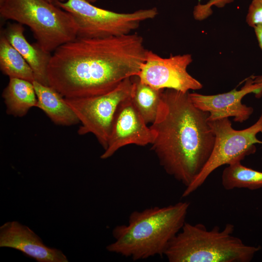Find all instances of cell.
<instances>
[{
	"mask_svg": "<svg viewBox=\"0 0 262 262\" xmlns=\"http://www.w3.org/2000/svg\"><path fill=\"white\" fill-rule=\"evenodd\" d=\"M147 50L137 33L77 36L53 51L47 70L49 85L64 98L106 93L126 79L137 76Z\"/></svg>",
	"mask_w": 262,
	"mask_h": 262,
	"instance_id": "obj_1",
	"label": "cell"
},
{
	"mask_svg": "<svg viewBox=\"0 0 262 262\" xmlns=\"http://www.w3.org/2000/svg\"><path fill=\"white\" fill-rule=\"evenodd\" d=\"M189 92L164 89L155 120L151 149L170 176L190 185L200 174L213 149L215 135L209 113L191 102Z\"/></svg>",
	"mask_w": 262,
	"mask_h": 262,
	"instance_id": "obj_2",
	"label": "cell"
},
{
	"mask_svg": "<svg viewBox=\"0 0 262 262\" xmlns=\"http://www.w3.org/2000/svg\"><path fill=\"white\" fill-rule=\"evenodd\" d=\"M189 207V202L180 201L133 211L127 224L113 229L115 241L106 249L134 261L164 256L169 243L186 222Z\"/></svg>",
	"mask_w": 262,
	"mask_h": 262,
	"instance_id": "obj_3",
	"label": "cell"
},
{
	"mask_svg": "<svg viewBox=\"0 0 262 262\" xmlns=\"http://www.w3.org/2000/svg\"><path fill=\"white\" fill-rule=\"evenodd\" d=\"M234 227L208 229L202 224L185 222L169 243L164 256L169 262H249L260 247L245 244L233 235Z\"/></svg>",
	"mask_w": 262,
	"mask_h": 262,
	"instance_id": "obj_4",
	"label": "cell"
},
{
	"mask_svg": "<svg viewBox=\"0 0 262 262\" xmlns=\"http://www.w3.org/2000/svg\"><path fill=\"white\" fill-rule=\"evenodd\" d=\"M0 16L29 27L37 43L50 53L78 36L72 15L47 0H2Z\"/></svg>",
	"mask_w": 262,
	"mask_h": 262,
	"instance_id": "obj_5",
	"label": "cell"
},
{
	"mask_svg": "<svg viewBox=\"0 0 262 262\" xmlns=\"http://www.w3.org/2000/svg\"><path fill=\"white\" fill-rule=\"evenodd\" d=\"M73 16L78 37L103 38L131 33L142 22L154 18L157 8L132 13H117L93 5L85 0H67L55 3Z\"/></svg>",
	"mask_w": 262,
	"mask_h": 262,
	"instance_id": "obj_6",
	"label": "cell"
},
{
	"mask_svg": "<svg viewBox=\"0 0 262 262\" xmlns=\"http://www.w3.org/2000/svg\"><path fill=\"white\" fill-rule=\"evenodd\" d=\"M209 121L215 135L213 149L200 174L186 187L182 197L188 196L200 187L216 169L241 162L256 151L255 144H262V141L257 138V135L262 132V114L254 124L242 130L234 129L229 118Z\"/></svg>",
	"mask_w": 262,
	"mask_h": 262,
	"instance_id": "obj_7",
	"label": "cell"
},
{
	"mask_svg": "<svg viewBox=\"0 0 262 262\" xmlns=\"http://www.w3.org/2000/svg\"><path fill=\"white\" fill-rule=\"evenodd\" d=\"M132 77L106 93L88 97L64 98L81 125L79 135L92 133L105 150L108 145L113 119L120 104L131 96Z\"/></svg>",
	"mask_w": 262,
	"mask_h": 262,
	"instance_id": "obj_8",
	"label": "cell"
},
{
	"mask_svg": "<svg viewBox=\"0 0 262 262\" xmlns=\"http://www.w3.org/2000/svg\"><path fill=\"white\" fill-rule=\"evenodd\" d=\"M192 61L190 54L163 58L147 49L137 76L142 82L157 89H172L183 93L199 90L202 84L187 70Z\"/></svg>",
	"mask_w": 262,
	"mask_h": 262,
	"instance_id": "obj_9",
	"label": "cell"
},
{
	"mask_svg": "<svg viewBox=\"0 0 262 262\" xmlns=\"http://www.w3.org/2000/svg\"><path fill=\"white\" fill-rule=\"evenodd\" d=\"M154 133L133 104L131 97L123 101L115 115L106 148L100 156L107 159L120 148L129 145L151 144Z\"/></svg>",
	"mask_w": 262,
	"mask_h": 262,
	"instance_id": "obj_10",
	"label": "cell"
},
{
	"mask_svg": "<svg viewBox=\"0 0 262 262\" xmlns=\"http://www.w3.org/2000/svg\"><path fill=\"white\" fill-rule=\"evenodd\" d=\"M262 84L253 82L251 77L239 90L236 88L227 93L213 95H205L197 93H188L194 105L198 109L209 113V121L234 117L235 122L243 123L253 113L252 107L242 103V98L251 93L260 94Z\"/></svg>",
	"mask_w": 262,
	"mask_h": 262,
	"instance_id": "obj_11",
	"label": "cell"
},
{
	"mask_svg": "<svg viewBox=\"0 0 262 262\" xmlns=\"http://www.w3.org/2000/svg\"><path fill=\"white\" fill-rule=\"evenodd\" d=\"M0 247L18 250L38 262L68 261L61 250L47 246L29 227L16 221L0 226Z\"/></svg>",
	"mask_w": 262,
	"mask_h": 262,
	"instance_id": "obj_12",
	"label": "cell"
},
{
	"mask_svg": "<svg viewBox=\"0 0 262 262\" xmlns=\"http://www.w3.org/2000/svg\"><path fill=\"white\" fill-rule=\"evenodd\" d=\"M24 32L23 25L16 22L9 23L2 33L31 66L35 81L49 85L47 70L52 55L37 43L30 44L25 37Z\"/></svg>",
	"mask_w": 262,
	"mask_h": 262,
	"instance_id": "obj_13",
	"label": "cell"
},
{
	"mask_svg": "<svg viewBox=\"0 0 262 262\" xmlns=\"http://www.w3.org/2000/svg\"><path fill=\"white\" fill-rule=\"evenodd\" d=\"M33 84L37 97L36 107L41 110L54 124L70 126L80 123L64 98L55 89L37 81Z\"/></svg>",
	"mask_w": 262,
	"mask_h": 262,
	"instance_id": "obj_14",
	"label": "cell"
},
{
	"mask_svg": "<svg viewBox=\"0 0 262 262\" xmlns=\"http://www.w3.org/2000/svg\"><path fill=\"white\" fill-rule=\"evenodd\" d=\"M7 114L15 117L25 115L33 107H36L37 97L33 83L23 79L10 78L2 91Z\"/></svg>",
	"mask_w": 262,
	"mask_h": 262,
	"instance_id": "obj_15",
	"label": "cell"
},
{
	"mask_svg": "<svg viewBox=\"0 0 262 262\" xmlns=\"http://www.w3.org/2000/svg\"><path fill=\"white\" fill-rule=\"evenodd\" d=\"M132 78L133 87L131 101L146 123L152 124L157 116L164 89H157L142 82L137 76Z\"/></svg>",
	"mask_w": 262,
	"mask_h": 262,
	"instance_id": "obj_16",
	"label": "cell"
},
{
	"mask_svg": "<svg viewBox=\"0 0 262 262\" xmlns=\"http://www.w3.org/2000/svg\"><path fill=\"white\" fill-rule=\"evenodd\" d=\"M0 69L10 78L33 82L34 76L31 66L3 34L0 37Z\"/></svg>",
	"mask_w": 262,
	"mask_h": 262,
	"instance_id": "obj_17",
	"label": "cell"
},
{
	"mask_svg": "<svg viewBox=\"0 0 262 262\" xmlns=\"http://www.w3.org/2000/svg\"><path fill=\"white\" fill-rule=\"evenodd\" d=\"M224 189L246 188L255 190L262 187V172L243 165L241 162L228 165L221 177Z\"/></svg>",
	"mask_w": 262,
	"mask_h": 262,
	"instance_id": "obj_18",
	"label": "cell"
},
{
	"mask_svg": "<svg viewBox=\"0 0 262 262\" xmlns=\"http://www.w3.org/2000/svg\"><path fill=\"white\" fill-rule=\"evenodd\" d=\"M247 24L255 27L262 25V0H253L250 4L246 17Z\"/></svg>",
	"mask_w": 262,
	"mask_h": 262,
	"instance_id": "obj_19",
	"label": "cell"
},
{
	"mask_svg": "<svg viewBox=\"0 0 262 262\" xmlns=\"http://www.w3.org/2000/svg\"><path fill=\"white\" fill-rule=\"evenodd\" d=\"M255 33L257 38L259 46L262 50V25H259L254 27ZM254 80L262 79V75L257 76H252Z\"/></svg>",
	"mask_w": 262,
	"mask_h": 262,
	"instance_id": "obj_20",
	"label": "cell"
},
{
	"mask_svg": "<svg viewBox=\"0 0 262 262\" xmlns=\"http://www.w3.org/2000/svg\"><path fill=\"white\" fill-rule=\"evenodd\" d=\"M48 0V1L51 2V3H56V2H64V1H65L67 0Z\"/></svg>",
	"mask_w": 262,
	"mask_h": 262,
	"instance_id": "obj_21",
	"label": "cell"
},
{
	"mask_svg": "<svg viewBox=\"0 0 262 262\" xmlns=\"http://www.w3.org/2000/svg\"><path fill=\"white\" fill-rule=\"evenodd\" d=\"M254 82L256 83L262 84V79L254 80Z\"/></svg>",
	"mask_w": 262,
	"mask_h": 262,
	"instance_id": "obj_22",
	"label": "cell"
},
{
	"mask_svg": "<svg viewBox=\"0 0 262 262\" xmlns=\"http://www.w3.org/2000/svg\"><path fill=\"white\" fill-rule=\"evenodd\" d=\"M90 3H94L95 2H96L97 0H85Z\"/></svg>",
	"mask_w": 262,
	"mask_h": 262,
	"instance_id": "obj_23",
	"label": "cell"
},
{
	"mask_svg": "<svg viewBox=\"0 0 262 262\" xmlns=\"http://www.w3.org/2000/svg\"><path fill=\"white\" fill-rule=\"evenodd\" d=\"M2 0H0V2L2 1Z\"/></svg>",
	"mask_w": 262,
	"mask_h": 262,
	"instance_id": "obj_24",
	"label": "cell"
}]
</instances>
